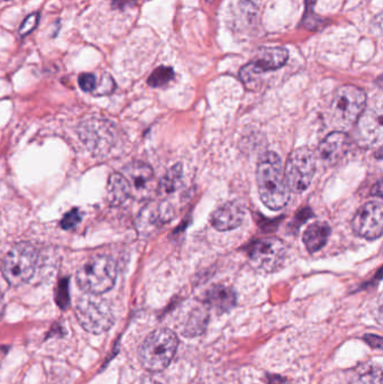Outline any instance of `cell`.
I'll list each match as a JSON object with an SVG mask.
<instances>
[{"label":"cell","mask_w":383,"mask_h":384,"mask_svg":"<svg viewBox=\"0 0 383 384\" xmlns=\"http://www.w3.org/2000/svg\"><path fill=\"white\" fill-rule=\"evenodd\" d=\"M115 88V82L108 74H105V76L101 78V84H97L96 87L95 92L97 95H108L111 94Z\"/></svg>","instance_id":"26"},{"label":"cell","mask_w":383,"mask_h":384,"mask_svg":"<svg viewBox=\"0 0 383 384\" xmlns=\"http://www.w3.org/2000/svg\"><path fill=\"white\" fill-rule=\"evenodd\" d=\"M287 258L285 243L277 237H265L252 245L249 252L250 263L265 273H272L282 268Z\"/></svg>","instance_id":"8"},{"label":"cell","mask_w":383,"mask_h":384,"mask_svg":"<svg viewBox=\"0 0 383 384\" xmlns=\"http://www.w3.org/2000/svg\"><path fill=\"white\" fill-rule=\"evenodd\" d=\"M78 82H79L80 88L86 92L95 91L96 87H97V79H96L95 74H80Z\"/></svg>","instance_id":"25"},{"label":"cell","mask_w":383,"mask_h":384,"mask_svg":"<svg viewBox=\"0 0 383 384\" xmlns=\"http://www.w3.org/2000/svg\"><path fill=\"white\" fill-rule=\"evenodd\" d=\"M330 235V226L326 221H315L305 231L302 241L308 252L315 253L325 246Z\"/></svg>","instance_id":"18"},{"label":"cell","mask_w":383,"mask_h":384,"mask_svg":"<svg viewBox=\"0 0 383 384\" xmlns=\"http://www.w3.org/2000/svg\"><path fill=\"white\" fill-rule=\"evenodd\" d=\"M257 181L260 197L267 208L281 211L288 205L291 192L285 182L282 162L277 153L267 152L260 158Z\"/></svg>","instance_id":"1"},{"label":"cell","mask_w":383,"mask_h":384,"mask_svg":"<svg viewBox=\"0 0 383 384\" xmlns=\"http://www.w3.org/2000/svg\"><path fill=\"white\" fill-rule=\"evenodd\" d=\"M316 172V156L308 148L291 153L285 164V179L290 192L302 193L310 188Z\"/></svg>","instance_id":"7"},{"label":"cell","mask_w":383,"mask_h":384,"mask_svg":"<svg viewBox=\"0 0 383 384\" xmlns=\"http://www.w3.org/2000/svg\"><path fill=\"white\" fill-rule=\"evenodd\" d=\"M367 95L361 88L345 84L339 88L330 103V118L339 132H345L357 124L364 113Z\"/></svg>","instance_id":"3"},{"label":"cell","mask_w":383,"mask_h":384,"mask_svg":"<svg viewBox=\"0 0 383 384\" xmlns=\"http://www.w3.org/2000/svg\"><path fill=\"white\" fill-rule=\"evenodd\" d=\"M238 301L236 293L225 286H215L204 295V303L217 313H224L234 308Z\"/></svg>","instance_id":"17"},{"label":"cell","mask_w":383,"mask_h":384,"mask_svg":"<svg viewBox=\"0 0 383 384\" xmlns=\"http://www.w3.org/2000/svg\"><path fill=\"white\" fill-rule=\"evenodd\" d=\"M175 211L168 203H151L146 205L138 215L136 226L142 235L151 234L155 229L172 221Z\"/></svg>","instance_id":"12"},{"label":"cell","mask_w":383,"mask_h":384,"mask_svg":"<svg viewBox=\"0 0 383 384\" xmlns=\"http://www.w3.org/2000/svg\"><path fill=\"white\" fill-rule=\"evenodd\" d=\"M359 138L367 146H378L382 144V115L381 111L363 113L357 121Z\"/></svg>","instance_id":"16"},{"label":"cell","mask_w":383,"mask_h":384,"mask_svg":"<svg viewBox=\"0 0 383 384\" xmlns=\"http://www.w3.org/2000/svg\"><path fill=\"white\" fill-rule=\"evenodd\" d=\"M142 384H164L161 379L159 378H154V376H148L145 379L143 380Z\"/></svg>","instance_id":"31"},{"label":"cell","mask_w":383,"mask_h":384,"mask_svg":"<svg viewBox=\"0 0 383 384\" xmlns=\"http://www.w3.org/2000/svg\"><path fill=\"white\" fill-rule=\"evenodd\" d=\"M123 176L130 183L133 195L144 196L151 189L154 181V172L151 166L144 162H133L124 168Z\"/></svg>","instance_id":"15"},{"label":"cell","mask_w":383,"mask_h":384,"mask_svg":"<svg viewBox=\"0 0 383 384\" xmlns=\"http://www.w3.org/2000/svg\"><path fill=\"white\" fill-rule=\"evenodd\" d=\"M288 51L279 46L265 48L260 51L257 60L246 64L240 71V78L246 87H251L255 84L257 76L265 72L275 71L282 68L288 61Z\"/></svg>","instance_id":"10"},{"label":"cell","mask_w":383,"mask_h":384,"mask_svg":"<svg viewBox=\"0 0 383 384\" xmlns=\"http://www.w3.org/2000/svg\"><path fill=\"white\" fill-rule=\"evenodd\" d=\"M207 316L206 313L203 311H196L193 313L191 316L190 320L187 324V334H190L191 336H196V335L200 334L201 330L204 329V324H206Z\"/></svg>","instance_id":"22"},{"label":"cell","mask_w":383,"mask_h":384,"mask_svg":"<svg viewBox=\"0 0 383 384\" xmlns=\"http://www.w3.org/2000/svg\"><path fill=\"white\" fill-rule=\"evenodd\" d=\"M76 317L82 328L91 334L105 333L114 324L111 305L99 295L79 298L76 305Z\"/></svg>","instance_id":"6"},{"label":"cell","mask_w":383,"mask_h":384,"mask_svg":"<svg viewBox=\"0 0 383 384\" xmlns=\"http://www.w3.org/2000/svg\"><path fill=\"white\" fill-rule=\"evenodd\" d=\"M80 221H81V213L77 209H73V211L66 213V216L63 217L61 221V226L63 229L74 228V227L79 224Z\"/></svg>","instance_id":"27"},{"label":"cell","mask_w":383,"mask_h":384,"mask_svg":"<svg viewBox=\"0 0 383 384\" xmlns=\"http://www.w3.org/2000/svg\"><path fill=\"white\" fill-rule=\"evenodd\" d=\"M39 19H40V15L37 13L29 15L25 19V21L21 23V27H19V36L25 37L31 34L36 29L37 24H39Z\"/></svg>","instance_id":"24"},{"label":"cell","mask_w":383,"mask_h":384,"mask_svg":"<svg viewBox=\"0 0 383 384\" xmlns=\"http://www.w3.org/2000/svg\"><path fill=\"white\" fill-rule=\"evenodd\" d=\"M183 184V168L181 164H175L172 166L167 173L164 174L159 186L158 191L161 195H172L177 192Z\"/></svg>","instance_id":"20"},{"label":"cell","mask_w":383,"mask_h":384,"mask_svg":"<svg viewBox=\"0 0 383 384\" xmlns=\"http://www.w3.org/2000/svg\"><path fill=\"white\" fill-rule=\"evenodd\" d=\"M58 295H60V297H56V299H58V303H60V305H66L68 303V299H69V297H68V281L66 280H63L60 283Z\"/></svg>","instance_id":"28"},{"label":"cell","mask_w":383,"mask_h":384,"mask_svg":"<svg viewBox=\"0 0 383 384\" xmlns=\"http://www.w3.org/2000/svg\"><path fill=\"white\" fill-rule=\"evenodd\" d=\"M316 0H306L307 13L305 15L304 24L305 27L310 29H316V26L320 24V19L314 14V6Z\"/></svg>","instance_id":"23"},{"label":"cell","mask_w":383,"mask_h":384,"mask_svg":"<svg viewBox=\"0 0 383 384\" xmlns=\"http://www.w3.org/2000/svg\"><path fill=\"white\" fill-rule=\"evenodd\" d=\"M117 266L115 261L107 256L90 258L78 270V286L90 295H101L114 287Z\"/></svg>","instance_id":"4"},{"label":"cell","mask_w":383,"mask_h":384,"mask_svg":"<svg viewBox=\"0 0 383 384\" xmlns=\"http://www.w3.org/2000/svg\"><path fill=\"white\" fill-rule=\"evenodd\" d=\"M173 78H175L173 69L170 68V66H159L152 72L151 76L148 78V84L154 88L163 87L165 84H169Z\"/></svg>","instance_id":"21"},{"label":"cell","mask_w":383,"mask_h":384,"mask_svg":"<svg viewBox=\"0 0 383 384\" xmlns=\"http://www.w3.org/2000/svg\"><path fill=\"white\" fill-rule=\"evenodd\" d=\"M135 5V0H113L111 6L115 9H126Z\"/></svg>","instance_id":"30"},{"label":"cell","mask_w":383,"mask_h":384,"mask_svg":"<svg viewBox=\"0 0 383 384\" xmlns=\"http://www.w3.org/2000/svg\"><path fill=\"white\" fill-rule=\"evenodd\" d=\"M4 311V298L3 295L0 293V317H1V315H3Z\"/></svg>","instance_id":"33"},{"label":"cell","mask_w":383,"mask_h":384,"mask_svg":"<svg viewBox=\"0 0 383 384\" xmlns=\"http://www.w3.org/2000/svg\"><path fill=\"white\" fill-rule=\"evenodd\" d=\"M245 209L238 201H228L223 203L210 217V224L220 232L233 231L243 224Z\"/></svg>","instance_id":"14"},{"label":"cell","mask_w":383,"mask_h":384,"mask_svg":"<svg viewBox=\"0 0 383 384\" xmlns=\"http://www.w3.org/2000/svg\"><path fill=\"white\" fill-rule=\"evenodd\" d=\"M80 137L96 156L106 154L115 143V128L106 119L91 118L82 123Z\"/></svg>","instance_id":"9"},{"label":"cell","mask_w":383,"mask_h":384,"mask_svg":"<svg viewBox=\"0 0 383 384\" xmlns=\"http://www.w3.org/2000/svg\"><path fill=\"white\" fill-rule=\"evenodd\" d=\"M349 146L351 141L347 133L335 131L327 135L320 143L318 156L322 161V163L334 166L347 156Z\"/></svg>","instance_id":"13"},{"label":"cell","mask_w":383,"mask_h":384,"mask_svg":"<svg viewBox=\"0 0 383 384\" xmlns=\"http://www.w3.org/2000/svg\"><path fill=\"white\" fill-rule=\"evenodd\" d=\"M178 346L179 340L175 332L168 328L156 329L141 345L138 360L145 370L158 373L171 364Z\"/></svg>","instance_id":"2"},{"label":"cell","mask_w":383,"mask_h":384,"mask_svg":"<svg viewBox=\"0 0 383 384\" xmlns=\"http://www.w3.org/2000/svg\"><path fill=\"white\" fill-rule=\"evenodd\" d=\"M132 196L130 183L123 174H111L107 186V201L109 205L121 206Z\"/></svg>","instance_id":"19"},{"label":"cell","mask_w":383,"mask_h":384,"mask_svg":"<svg viewBox=\"0 0 383 384\" xmlns=\"http://www.w3.org/2000/svg\"><path fill=\"white\" fill-rule=\"evenodd\" d=\"M364 340L367 344L370 345L371 348L381 350L382 348V338L377 335H365Z\"/></svg>","instance_id":"29"},{"label":"cell","mask_w":383,"mask_h":384,"mask_svg":"<svg viewBox=\"0 0 383 384\" xmlns=\"http://www.w3.org/2000/svg\"><path fill=\"white\" fill-rule=\"evenodd\" d=\"M36 266L37 253L34 246L29 243H19L6 254L1 271L9 284L19 287L32 279Z\"/></svg>","instance_id":"5"},{"label":"cell","mask_w":383,"mask_h":384,"mask_svg":"<svg viewBox=\"0 0 383 384\" xmlns=\"http://www.w3.org/2000/svg\"><path fill=\"white\" fill-rule=\"evenodd\" d=\"M372 193L378 198L382 197V183H381V181H379L378 183L375 184L374 188H373Z\"/></svg>","instance_id":"32"},{"label":"cell","mask_w":383,"mask_h":384,"mask_svg":"<svg viewBox=\"0 0 383 384\" xmlns=\"http://www.w3.org/2000/svg\"><path fill=\"white\" fill-rule=\"evenodd\" d=\"M352 227L355 234L367 240H378L382 235L383 206L381 201H370L357 211Z\"/></svg>","instance_id":"11"}]
</instances>
